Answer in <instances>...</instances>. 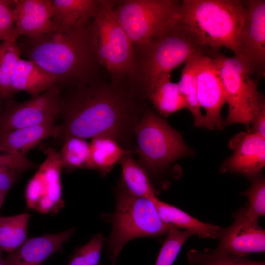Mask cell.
<instances>
[{"mask_svg":"<svg viewBox=\"0 0 265 265\" xmlns=\"http://www.w3.org/2000/svg\"><path fill=\"white\" fill-rule=\"evenodd\" d=\"M1 99H2V98L0 97V100ZM0 114H1V113L0 112Z\"/></svg>","mask_w":265,"mask_h":265,"instance_id":"39","label":"cell"},{"mask_svg":"<svg viewBox=\"0 0 265 265\" xmlns=\"http://www.w3.org/2000/svg\"><path fill=\"white\" fill-rule=\"evenodd\" d=\"M100 0H52V20L54 30L65 31L88 24Z\"/></svg>","mask_w":265,"mask_h":265,"instance_id":"18","label":"cell"},{"mask_svg":"<svg viewBox=\"0 0 265 265\" xmlns=\"http://www.w3.org/2000/svg\"><path fill=\"white\" fill-rule=\"evenodd\" d=\"M60 125L53 122L0 133V147L8 153L26 157V153L42 140L61 135Z\"/></svg>","mask_w":265,"mask_h":265,"instance_id":"19","label":"cell"},{"mask_svg":"<svg viewBox=\"0 0 265 265\" xmlns=\"http://www.w3.org/2000/svg\"><path fill=\"white\" fill-rule=\"evenodd\" d=\"M178 0H116L113 12L133 46L146 44L178 15Z\"/></svg>","mask_w":265,"mask_h":265,"instance_id":"9","label":"cell"},{"mask_svg":"<svg viewBox=\"0 0 265 265\" xmlns=\"http://www.w3.org/2000/svg\"><path fill=\"white\" fill-rule=\"evenodd\" d=\"M245 19L239 38L240 58L253 74L264 76L265 70V1L244 0Z\"/></svg>","mask_w":265,"mask_h":265,"instance_id":"13","label":"cell"},{"mask_svg":"<svg viewBox=\"0 0 265 265\" xmlns=\"http://www.w3.org/2000/svg\"><path fill=\"white\" fill-rule=\"evenodd\" d=\"M132 154H126L118 163L122 168L121 185L134 196L153 199L157 197L149 176Z\"/></svg>","mask_w":265,"mask_h":265,"instance_id":"24","label":"cell"},{"mask_svg":"<svg viewBox=\"0 0 265 265\" xmlns=\"http://www.w3.org/2000/svg\"><path fill=\"white\" fill-rule=\"evenodd\" d=\"M211 49L224 47L240 57L239 38L245 19L244 0H183L177 16Z\"/></svg>","mask_w":265,"mask_h":265,"instance_id":"4","label":"cell"},{"mask_svg":"<svg viewBox=\"0 0 265 265\" xmlns=\"http://www.w3.org/2000/svg\"><path fill=\"white\" fill-rule=\"evenodd\" d=\"M242 194L247 197L249 204L241 209L248 219L258 222L259 217L265 214V180L263 176L252 179L250 187Z\"/></svg>","mask_w":265,"mask_h":265,"instance_id":"30","label":"cell"},{"mask_svg":"<svg viewBox=\"0 0 265 265\" xmlns=\"http://www.w3.org/2000/svg\"><path fill=\"white\" fill-rule=\"evenodd\" d=\"M17 173L8 168H0V192L7 194L17 179Z\"/></svg>","mask_w":265,"mask_h":265,"instance_id":"36","label":"cell"},{"mask_svg":"<svg viewBox=\"0 0 265 265\" xmlns=\"http://www.w3.org/2000/svg\"><path fill=\"white\" fill-rule=\"evenodd\" d=\"M89 143L85 139L75 136L66 138L58 153L62 167L89 169Z\"/></svg>","mask_w":265,"mask_h":265,"instance_id":"29","label":"cell"},{"mask_svg":"<svg viewBox=\"0 0 265 265\" xmlns=\"http://www.w3.org/2000/svg\"><path fill=\"white\" fill-rule=\"evenodd\" d=\"M147 99L156 113L164 119L180 110L187 108L178 83L171 81V73L162 74L159 78Z\"/></svg>","mask_w":265,"mask_h":265,"instance_id":"22","label":"cell"},{"mask_svg":"<svg viewBox=\"0 0 265 265\" xmlns=\"http://www.w3.org/2000/svg\"><path fill=\"white\" fill-rule=\"evenodd\" d=\"M89 145V169L97 170L102 176L108 173L125 155L133 154L113 139L105 136L92 138Z\"/></svg>","mask_w":265,"mask_h":265,"instance_id":"23","label":"cell"},{"mask_svg":"<svg viewBox=\"0 0 265 265\" xmlns=\"http://www.w3.org/2000/svg\"><path fill=\"white\" fill-rule=\"evenodd\" d=\"M233 154L222 163L221 170L243 175L250 179L260 175L265 165V138L247 131L230 139Z\"/></svg>","mask_w":265,"mask_h":265,"instance_id":"14","label":"cell"},{"mask_svg":"<svg viewBox=\"0 0 265 265\" xmlns=\"http://www.w3.org/2000/svg\"><path fill=\"white\" fill-rule=\"evenodd\" d=\"M34 167V164L26 157L12 155L0 147V168L10 169L18 173Z\"/></svg>","mask_w":265,"mask_h":265,"instance_id":"34","label":"cell"},{"mask_svg":"<svg viewBox=\"0 0 265 265\" xmlns=\"http://www.w3.org/2000/svg\"><path fill=\"white\" fill-rule=\"evenodd\" d=\"M46 152L45 162L29 182L26 190L29 208L44 213L53 211L62 201L60 177L62 167L59 154L51 148Z\"/></svg>","mask_w":265,"mask_h":265,"instance_id":"12","label":"cell"},{"mask_svg":"<svg viewBox=\"0 0 265 265\" xmlns=\"http://www.w3.org/2000/svg\"><path fill=\"white\" fill-rule=\"evenodd\" d=\"M90 22L65 31L53 30L27 39L20 47L21 53L53 76L59 85L76 87L98 80L99 64L92 46Z\"/></svg>","mask_w":265,"mask_h":265,"instance_id":"2","label":"cell"},{"mask_svg":"<svg viewBox=\"0 0 265 265\" xmlns=\"http://www.w3.org/2000/svg\"><path fill=\"white\" fill-rule=\"evenodd\" d=\"M112 229L107 247L113 261L129 241L167 234L172 227L161 219L151 199L134 196L121 185L116 192Z\"/></svg>","mask_w":265,"mask_h":265,"instance_id":"7","label":"cell"},{"mask_svg":"<svg viewBox=\"0 0 265 265\" xmlns=\"http://www.w3.org/2000/svg\"><path fill=\"white\" fill-rule=\"evenodd\" d=\"M14 0H0V42L12 39L14 27Z\"/></svg>","mask_w":265,"mask_h":265,"instance_id":"33","label":"cell"},{"mask_svg":"<svg viewBox=\"0 0 265 265\" xmlns=\"http://www.w3.org/2000/svg\"><path fill=\"white\" fill-rule=\"evenodd\" d=\"M202 54H195L186 61L178 84L186 101L187 108L193 117L194 126L203 128L205 115L201 111L197 93V69L199 58Z\"/></svg>","mask_w":265,"mask_h":265,"instance_id":"25","label":"cell"},{"mask_svg":"<svg viewBox=\"0 0 265 265\" xmlns=\"http://www.w3.org/2000/svg\"><path fill=\"white\" fill-rule=\"evenodd\" d=\"M167 235L155 265H172L185 242L195 234L190 231H180L172 227Z\"/></svg>","mask_w":265,"mask_h":265,"instance_id":"31","label":"cell"},{"mask_svg":"<svg viewBox=\"0 0 265 265\" xmlns=\"http://www.w3.org/2000/svg\"></svg>","mask_w":265,"mask_h":265,"instance_id":"40","label":"cell"},{"mask_svg":"<svg viewBox=\"0 0 265 265\" xmlns=\"http://www.w3.org/2000/svg\"><path fill=\"white\" fill-rule=\"evenodd\" d=\"M57 84L56 79L35 62L22 58L18 61L11 80L13 94L25 91L37 96Z\"/></svg>","mask_w":265,"mask_h":265,"instance_id":"21","label":"cell"},{"mask_svg":"<svg viewBox=\"0 0 265 265\" xmlns=\"http://www.w3.org/2000/svg\"><path fill=\"white\" fill-rule=\"evenodd\" d=\"M250 125H251V129L247 131L265 138V103L254 113Z\"/></svg>","mask_w":265,"mask_h":265,"instance_id":"35","label":"cell"},{"mask_svg":"<svg viewBox=\"0 0 265 265\" xmlns=\"http://www.w3.org/2000/svg\"><path fill=\"white\" fill-rule=\"evenodd\" d=\"M21 55L17 40L10 39L0 42V97L2 99L13 95L12 78Z\"/></svg>","mask_w":265,"mask_h":265,"instance_id":"27","label":"cell"},{"mask_svg":"<svg viewBox=\"0 0 265 265\" xmlns=\"http://www.w3.org/2000/svg\"><path fill=\"white\" fill-rule=\"evenodd\" d=\"M234 221L224 228L217 248L221 252L241 257L265 250V231L258 222L247 218L240 209L234 215Z\"/></svg>","mask_w":265,"mask_h":265,"instance_id":"15","label":"cell"},{"mask_svg":"<svg viewBox=\"0 0 265 265\" xmlns=\"http://www.w3.org/2000/svg\"><path fill=\"white\" fill-rule=\"evenodd\" d=\"M52 0H14V27L11 39L20 36L38 38L54 30L52 20Z\"/></svg>","mask_w":265,"mask_h":265,"instance_id":"16","label":"cell"},{"mask_svg":"<svg viewBox=\"0 0 265 265\" xmlns=\"http://www.w3.org/2000/svg\"><path fill=\"white\" fill-rule=\"evenodd\" d=\"M104 241L102 235L94 236L76 252L68 265H98Z\"/></svg>","mask_w":265,"mask_h":265,"instance_id":"32","label":"cell"},{"mask_svg":"<svg viewBox=\"0 0 265 265\" xmlns=\"http://www.w3.org/2000/svg\"><path fill=\"white\" fill-rule=\"evenodd\" d=\"M197 93L199 105L206 111L203 128H223L221 110L227 103V96L217 63L213 57L207 54H202L199 58Z\"/></svg>","mask_w":265,"mask_h":265,"instance_id":"11","label":"cell"},{"mask_svg":"<svg viewBox=\"0 0 265 265\" xmlns=\"http://www.w3.org/2000/svg\"><path fill=\"white\" fill-rule=\"evenodd\" d=\"M213 57L218 67L228 105L224 125L240 123L248 131L253 115L265 103L263 95L258 91L257 82L252 76L253 74L238 56L218 54Z\"/></svg>","mask_w":265,"mask_h":265,"instance_id":"8","label":"cell"},{"mask_svg":"<svg viewBox=\"0 0 265 265\" xmlns=\"http://www.w3.org/2000/svg\"><path fill=\"white\" fill-rule=\"evenodd\" d=\"M111 265H115V261H113L112 264Z\"/></svg>","mask_w":265,"mask_h":265,"instance_id":"38","label":"cell"},{"mask_svg":"<svg viewBox=\"0 0 265 265\" xmlns=\"http://www.w3.org/2000/svg\"><path fill=\"white\" fill-rule=\"evenodd\" d=\"M2 250L0 248V265H5L4 262V258L2 255Z\"/></svg>","mask_w":265,"mask_h":265,"instance_id":"37","label":"cell"},{"mask_svg":"<svg viewBox=\"0 0 265 265\" xmlns=\"http://www.w3.org/2000/svg\"><path fill=\"white\" fill-rule=\"evenodd\" d=\"M73 228L54 234L27 239L4 258L5 265H41L54 253L62 250L71 238Z\"/></svg>","mask_w":265,"mask_h":265,"instance_id":"17","label":"cell"},{"mask_svg":"<svg viewBox=\"0 0 265 265\" xmlns=\"http://www.w3.org/2000/svg\"><path fill=\"white\" fill-rule=\"evenodd\" d=\"M30 217L27 213L0 216V248L2 251L11 253L25 242Z\"/></svg>","mask_w":265,"mask_h":265,"instance_id":"26","label":"cell"},{"mask_svg":"<svg viewBox=\"0 0 265 265\" xmlns=\"http://www.w3.org/2000/svg\"><path fill=\"white\" fill-rule=\"evenodd\" d=\"M116 0H100L91 20L89 30L92 48L100 66L110 76V82L127 81L133 58V45L113 12Z\"/></svg>","mask_w":265,"mask_h":265,"instance_id":"5","label":"cell"},{"mask_svg":"<svg viewBox=\"0 0 265 265\" xmlns=\"http://www.w3.org/2000/svg\"><path fill=\"white\" fill-rule=\"evenodd\" d=\"M136 153L147 174H158L177 159L192 155L181 133L148 107L133 132Z\"/></svg>","mask_w":265,"mask_h":265,"instance_id":"6","label":"cell"},{"mask_svg":"<svg viewBox=\"0 0 265 265\" xmlns=\"http://www.w3.org/2000/svg\"><path fill=\"white\" fill-rule=\"evenodd\" d=\"M187 256L192 265H265L264 261H253L247 257L236 256L216 249H192Z\"/></svg>","mask_w":265,"mask_h":265,"instance_id":"28","label":"cell"},{"mask_svg":"<svg viewBox=\"0 0 265 265\" xmlns=\"http://www.w3.org/2000/svg\"><path fill=\"white\" fill-rule=\"evenodd\" d=\"M152 200L161 219L167 224L190 231L201 238L219 239L223 232L224 228L203 222L157 197Z\"/></svg>","mask_w":265,"mask_h":265,"instance_id":"20","label":"cell"},{"mask_svg":"<svg viewBox=\"0 0 265 265\" xmlns=\"http://www.w3.org/2000/svg\"><path fill=\"white\" fill-rule=\"evenodd\" d=\"M147 107L127 82L115 84L98 79L74 87L62 99L61 135L65 138L107 137L136 153L134 129Z\"/></svg>","mask_w":265,"mask_h":265,"instance_id":"1","label":"cell"},{"mask_svg":"<svg viewBox=\"0 0 265 265\" xmlns=\"http://www.w3.org/2000/svg\"><path fill=\"white\" fill-rule=\"evenodd\" d=\"M208 45L193 29L177 18L149 43L133 46V58L127 81L145 101L159 78L199 53Z\"/></svg>","mask_w":265,"mask_h":265,"instance_id":"3","label":"cell"},{"mask_svg":"<svg viewBox=\"0 0 265 265\" xmlns=\"http://www.w3.org/2000/svg\"><path fill=\"white\" fill-rule=\"evenodd\" d=\"M61 108L60 88L56 84L27 101L8 104L0 115V133L53 122Z\"/></svg>","mask_w":265,"mask_h":265,"instance_id":"10","label":"cell"}]
</instances>
